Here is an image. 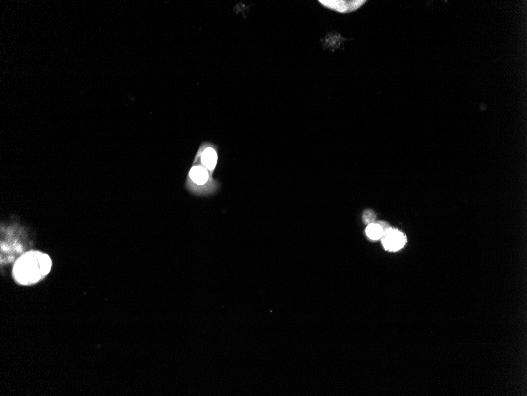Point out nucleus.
<instances>
[{"label":"nucleus","mask_w":527,"mask_h":396,"mask_svg":"<svg viewBox=\"0 0 527 396\" xmlns=\"http://www.w3.org/2000/svg\"><path fill=\"white\" fill-rule=\"evenodd\" d=\"M52 260L39 251H29L18 258L13 267V277L18 284L29 286L40 281L49 274Z\"/></svg>","instance_id":"1"},{"label":"nucleus","mask_w":527,"mask_h":396,"mask_svg":"<svg viewBox=\"0 0 527 396\" xmlns=\"http://www.w3.org/2000/svg\"><path fill=\"white\" fill-rule=\"evenodd\" d=\"M319 3L328 9L344 14V13H350L356 11L362 5H364L366 1H363V0H326V1L321 0V1H319Z\"/></svg>","instance_id":"2"},{"label":"nucleus","mask_w":527,"mask_h":396,"mask_svg":"<svg viewBox=\"0 0 527 396\" xmlns=\"http://www.w3.org/2000/svg\"><path fill=\"white\" fill-rule=\"evenodd\" d=\"M407 240L405 235L397 229H390L383 236V245L388 251L400 250L405 245Z\"/></svg>","instance_id":"3"},{"label":"nucleus","mask_w":527,"mask_h":396,"mask_svg":"<svg viewBox=\"0 0 527 396\" xmlns=\"http://www.w3.org/2000/svg\"><path fill=\"white\" fill-rule=\"evenodd\" d=\"M391 229L388 224L384 222H379L377 223L369 224L366 228V235L368 237L372 240H377L383 237L387 231Z\"/></svg>","instance_id":"4"},{"label":"nucleus","mask_w":527,"mask_h":396,"mask_svg":"<svg viewBox=\"0 0 527 396\" xmlns=\"http://www.w3.org/2000/svg\"><path fill=\"white\" fill-rule=\"evenodd\" d=\"M190 177L195 184L202 185L208 181V173L205 168L195 166L190 170Z\"/></svg>","instance_id":"5"},{"label":"nucleus","mask_w":527,"mask_h":396,"mask_svg":"<svg viewBox=\"0 0 527 396\" xmlns=\"http://www.w3.org/2000/svg\"><path fill=\"white\" fill-rule=\"evenodd\" d=\"M201 161L205 167L208 170H214L216 166L217 154L212 148H207L201 156Z\"/></svg>","instance_id":"6"},{"label":"nucleus","mask_w":527,"mask_h":396,"mask_svg":"<svg viewBox=\"0 0 527 396\" xmlns=\"http://www.w3.org/2000/svg\"><path fill=\"white\" fill-rule=\"evenodd\" d=\"M376 214L373 211H366L363 213V221L367 224L373 223Z\"/></svg>","instance_id":"7"}]
</instances>
